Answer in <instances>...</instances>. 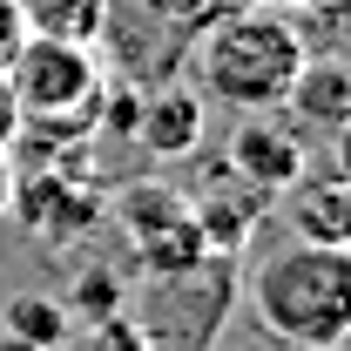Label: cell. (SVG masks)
Segmentation results:
<instances>
[{"mask_svg":"<svg viewBox=\"0 0 351 351\" xmlns=\"http://www.w3.org/2000/svg\"><path fill=\"white\" fill-rule=\"evenodd\" d=\"M250 324L284 351H345L351 338V257L338 243H277L250 263Z\"/></svg>","mask_w":351,"mask_h":351,"instance_id":"6da1fadb","label":"cell"},{"mask_svg":"<svg viewBox=\"0 0 351 351\" xmlns=\"http://www.w3.org/2000/svg\"><path fill=\"white\" fill-rule=\"evenodd\" d=\"M189 61H196L203 101H217L230 115H257V108H284V95L304 68V34L291 14L230 0L210 27L189 34Z\"/></svg>","mask_w":351,"mask_h":351,"instance_id":"7a4b0ae2","label":"cell"},{"mask_svg":"<svg viewBox=\"0 0 351 351\" xmlns=\"http://www.w3.org/2000/svg\"><path fill=\"white\" fill-rule=\"evenodd\" d=\"M0 82H7V95H14L21 122H88V115L101 108L108 75H101V54H95V47L27 34Z\"/></svg>","mask_w":351,"mask_h":351,"instance_id":"3957f363","label":"cell"},{"mask_svg":"<svg viewBox=\"0 0 351 351\" xmlns=\"http://www.w3.org/2000/svg\"><path fill=\"white\" fill-rule=\"evenodd\" d=\"M95 47H108L122 82H169L189 54V34L176 21V0H101V34Z\"/></svg>","mask_w":351,"mask_h":351,"instance_id":"277c9868","label":"cell"},{"mask_svg":"<svg viewBox=\"0 0 351 351\" xmlns=\"http://www.w3.org/2000/svg\"><path fill=\"white\" fill-rule=\"evenodd\" d=\"M223 162H230V176H243L263 203H277L298 182V169L311 162V149H304V135L284 122V108H257V115H237Z\"/></svg>","mask_w":351,"mask_h":351,"instance_id":"5b68a950","label":"cell"},{"mask_svg":"<svg viewBox=\"0 0 351 351\" xmlns=\"http://www.w3.org/2000/svg\"><path fill=\"white\" fill-rule=\"evenodd\" d=\"M122 217H129V237L142 243V257H149L156 277L189 270L196 257H210L203 230H196V217H189V196H176L169 182H135V196L122 203Z\"/></svg>","mask_w":351,"mask_h":351,"instance_id":"8992f818","label":"cell"},{"mask_svg":"<svg viewBox=\"0 0 351 351\" xmlns=\"http://www.w3.org/2000/svg\"><path fill=\"white\" fill-rule=\"evenodd\" d=\"M284 122L304 135V149H345L351 129V68L338 54H304L298 82L284 95Z\"/></svg>","mask_w":351,"mask_h":351,"instance_id":"52a82bcc","label":"cell"},{"mask_svg":"<svg viewBox=\"0 0 351 351\" xmlns=\"http://www.w3.org/2000/svg\"><path fill=\"white\" fill-rule=\"evenodd\" d=\"M284 217H291V237L298 243H338L345 250L351 237V182H345V162L338 149H317L298 182L284 189Z\"/></svg>","mask_w":351,"mask_h":351,"instance_id":"ba28073f","label":"cell"},{"mask_svg":"<svg viewBox=\"0 0 351 351\" xmlns=\"http://www.w3.org/2000/svg\"><path fill=\"white\" fill-rule=\"evenodd\" d=\"M203 122H210V101L196 95V82H156L142 101H135V135H142V149L149 156H196L203 149Z\"/></svg>","mask_w":351,"mask_h":351,"instance_id":"9c48e42d","label":"cell"},{"mask_svg":"<svg viewBox=\"0 0 351 351\" xmlns=\"http://www.w3.org/2000/svg\"><path fill=\"white\" fill-rule=\"evenodd\" d=\"M14 7H21V27L41 41L95 47V34H101V0H14Z\"/></svg>","mask_w":351,"mask_h":351,"instance_id":"30bf717a","label":"cell"},{"mask_svg":"<svg viewBox=\"0 0 351 351\" xmlns=\"http://www.w3.org/2000/svg\"><path fill=\"white\" fill-rule=\"evenodd\" d=\"M0 331L34 338V351H61V345H68V311L54 304V298H14L7 317H0Z\"/></svg>","mask_w":351,"mask_h":351,"instance_id":"8fae6325","label":"cell"},{"mask_svg":"<svg viewBox=\"0 0 351 351\" xmlns=\"http://www.w3.org/2000/svg\"><path fill=\"white\" fill-rule=\"evenodd\" d=\"M75 351H149V331L135 317H88L75 331Z\"/></svg>","mask_w":351,"mask_h":351,"instance_id":"7c38bea8","label":"cell"},{"mask_svg":"<svg viewBox=\"0 0 351 351\" xmlns=\"http://www.w3.org/2000/svg\"><path fill=\"white\" fill-rule=\"evenodd\" d=\"M21 41H27V27H21V7H14V0H0V75H7V61L21 54Z\"/></svg>","mask_w":351,"mask_h":351,"instance_id":"4fadbf2b","label":"cell"},{"mask_svg":"<svg viewBox=\"0 0 351 351\" xmlns=\"http://www.w3.org/2000/svg\"><path fill=\"white\" fill-rule=\"evenodd\" d=\"M243 7H270V14H304L311 0H243Z\"/></svg>","mask_w":351,"mask_h":351,"instance_id":"5bb4252c","label":"cell"},{"mask_svg":"<svg viewBox=\"0 0 351 351\" xmlns=\"http://www.w3.org/2000/svg\"><path fill=\"white\" fill-rule=\"evenodd\" d=\"M169 351H210V345H169Z\"/></svg>","mask_w":351,"mask_h":351,"instance_id":"9a60e30c","label":"cell"}]
</instances>
